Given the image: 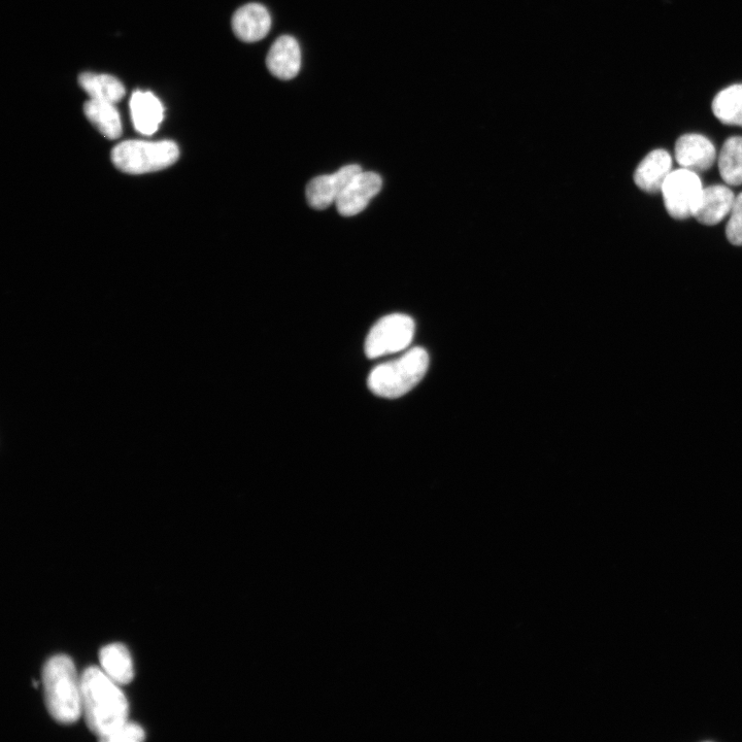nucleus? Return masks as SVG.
Listing matches in <instances>:
<instances>
[{"instance_id": "nucleus-1", "label": "nucleus", "mask_w": 742, "mask_h": 742, "mask_svg": "<svg viewBox=\"0 0 742 742\" xmlns=\"http://www.w3.org/2000/svg\"><path fill=\"white\" fill-rule=\"evenodd\" d=\"M82 714L89 729L103 738L128 721L129 706L119 685L103 669L87 668L81 677Z\"/></svg>"}, {"instance_id": "nucleus-2", "label": "nucleus", "mask_w": 742, "mask_h": 742, "mask_svg": "<svg viewBox=\"0 0 742 742\" xmlns=\"http://www.w3.org/2000/svg\"><path fill=\"white\" fill-rule=\"evenodd\" d=\"M43 686L48 712L57 722L72 724L82 715L81 679L70 657L50 658L43 669Z\"/></svg>"}, {"instance_id": "nucleus-3", "label": "nucleus", "mask_w": 742, "mask_h": 742, "mask_svg": "<svg viewBox=\"0 0 742 742\" xmlns=\"http://www.w3.org/2000/svg\"><path fill=\"white\" fill-rule=\"evenodd\" d=\"M428 367V353L423 348L412 349L400 358L374 368L368 377V388L380 397L399 398L423 380Z\"/></svg>"}, {"instance_id": "nucleus-4", "label": "nucleus", "mask_w": 742, "mask_h": 742, "mask_svg": "<svg viewBox=\"0 0 742 742\" xmlns=\"http://www.w3.org/2000/svg\"><path fill=\"white\" fill-rule=\"evenodd\" d=\"M179 156V147L172 141H126L112 152V160L118 170L131 175L164 170L176 163Z\"/></svg>"}, {"instance_id": "nucleus-5", "label": "nucleus", "mask_w": 742, "mask_h": 742, "mask_svg": "<svg viewBox=\"0 0 742 742\" xmlns=\"http://www.w3.org/2000/svg\"><path fill=\"white\" fill-rule=\"evenodd\" d=\"M415 322L407 316L393 314L381 319L369 331L365 342V354L369 359L406 350L413 342Z\"/></svg>"}, {"instance_id": "nucleus-6", "label": "nucleus", "mask_w": 742, "mask_h": 742, "mask_svg": "<svg viewBox=\"0 0 742 742\" xmlns=\"http://www.w3.org/2000/svg\"><path fill=\"white\" fill-rule=\"evenodd\" d=\"M702 191V183L696 173L686 168L671 172L661 191L668 214L677 220L692 217Z\"/></svg>"}, {"instance_id": "nucleus-7", "label": "nucleus", "mask_w": 742, "mask_h": 742, "mask_svg": "<svg viewBox=\"0 0 742 742\" xmlns=\"http://www.w3.org/2000/svg\"><path fill=\"white\" fill-rule=\"evenodd\" d=\"M362 172L357 164L346 165L332 175L313 179L307 186V198L315 210H325L335 204L354 178Z\"/></svg>"}, {"instance_id": "nucleus-8", "label": "nucleus", "mask_w": 742, "mask_h": 742, "mask_svg": "<svg viewBox=\"0 0 742 742\" xmlns=\"http://www.w3.org/2000/svg\"><path fill=\"white\" fill-rule=\"evenodd\" d=\"M382 178L371 172H361L335 202L342 216L352 217L361 213L382 189Z\"/></svg>"}, {"instance_id": "nucleus-9", "label": "nucleus", "mask_w": 742, "mask_h": 742, "mask_svg": "<svg viewBox=\"0 0 742 742\" xmlns=\"http://www.w3.org/2000/svg\"><path fill=\"white\" fill-rule=\"evenodd\" d=\"M676 157L682 168L694 173L706 172L717 159L713 143L701 134L690 133L681 137L676 144Z\"/></svg>"}, {"instance_id": "nucleus-10", "label": "nucleus", "mask_w": 742, "mask_h": 742, "mask_svg": "<svg viewBox=\"0 0 742 742\" xmlns=\"http://www.w3.org/2000/svg\"><path fill=\"white\" fill-rule=\"evenodd\" d=\"M235 36L245 43L263 40L272 29V16L268 10L256 3L248 4L236 11L232 18Z\"/></svg>"}, {"instance_id": "nucleus-11", "label": "nucleus", "mask_w": 742, "mask_h": 742, "mask_svg": "<svg viewBox=\"0 0 742 742\" xmlns=\"http://www.w3.org/2000/svg\"><path fill=\"white\" fill-rule=\"evenodd\" d=\"M735 201L733 192L721 185L703 189L693 217L704 225L714 226L730 215Z\"/></svg>"}, {"instance_id": "nucleus-12", "label": "nucleus", "mask_w": 742, "mask_h": 742, "mask_svg": "<svg viewBox=\"0 0 742 742\" xmlns=\"http://www.w3.org/2000/svg\"><path fill=\"white\" fill-rule=\"evenodd\" d=\"M266 64L269 72L280 80L294 79L301 69V49L291 36H282L269 50Z\"/></svg>"}, {"instance_id": "nucleus-13", "label": "nucleus", "mask_w": 742, "mask_h": 742, "mask_svg": "<svg viewBox=\"0 0 742 742\" xmlns=\"http://www.w3.org/2000/svg\"><path fill=\"white\" fill-rule=\"evenodd\" d=\"M129 106L134 128L144 136H152L164 118L161 101L150 91L137 90L132 94Z\"/></svg>"}, {"instance_id": "nucleus-14", "label": "nucleus", "mask_w": 742, "mask_h": 742, "mask_svg": "<svg viewBox=\"0 0 742 742\" xmlns=\"http://www.w3.org/2000/svg\"><path fill=\"white\" fill-rule=\"evenodd\" d=\"M672 159L665 150H655L639 163L634 174V182L639 189L656 194L671 173Z\"/></svg>"}, {"instance_id": "nucleus-15", "label": "nucleus", "mask_w": 742, "mask_h": 742, "mask_svg": "<svg viewBox=\"0 0 742 742\" xmlns=\"http://www.w3.org/2000/svg\"><path fill=\"white\" fill-rule=\"evenodd\" d=\"M115 105L109 101L90 98L84 106L88 120L109 140L119 139L123 130L121 117Z\"/></svg>"}, {"instance_id": "nucleus-16", "label": "nucleus", "mask_w": 742, "mask_h": 742, "mask_svg": "<svg viewBox=\"0 0 742 742\" xmlns=\"http://www.w3.org/2000/svg\"><path fill=\"white\" fill-rule=\"evenodd\" d=\"M101 669L118 685L129 684L134 676L133 662L128 649L121 644H112L100 650Z\"/></svg>"}, {"instance_id": "nucleus-17", "label": "nucleus", "mask_w": 742, "mask_h": 742, "mask_svg": "<svg viewBox=\"0 0 742 742\" xmlns=\"http://www.w3.org/2000/svg\"><path fill=\"white\" fill-rule=\"evenodd\" d=\"M79 84L92 99L117 104L125 95V87L117 78L96 73H83Z\"/></svg>"}, {"instance_id": "nucleus-18", "label": "nucleus", "mask_w": 742, "mask_h": 742, "mask_svg": "<svg viewBox=\"0 0 742 742\" xmlns=\"http://www.w3.org/2000/svg\"><path fill=\"white\" fill-rule=\"evenodd\" d=\"M712 109L722 123L742 127V84L720 91L713 100Z\"/></svg>"}, {"instance_id": "nucleus-19", "label": "nucleus", "mask_w": 742, "mask_h": 742, "mask_svg": "<svg viewBox=\"0 0 742 742\" xmlns=\"http://www.w3.org/2000/svg\"><path fill=\"white\" fill-rule=\"evenodd\" d=\"M719 170L727 184H742V138H730L724 143L719 156Z\"/></svg>"}, {"instance_id": "nucleus-20", "label": "nucleus", "mask_w": 742, "mask_h": 742, "mask_svg": "<svg viewBox=\"0 0 742 742\" xmlns=\"http://www.w3.org/2000/svg\"><path fill=\"white\" fill-rule=\"evenodd\" d=\"M726 235L732 245L742 246V193L735 197L730 219L726 227Z\"/></svg>"}, {"instance_id": "nucleus-21", "label": "nucleus", "mask_w": 742, "mask_h": 742, "mask_svg": "<svg viewBox=\"0 0 742 742\" xmlns=\"http://www.w3.org/2000/svg\"><path fill=\"white\" fill-rule=\"evenodd\" d=\"M145 737L146 733L140 725L127 721L109 735L99 738V740L104 742H139L143 741Z\"/></svg>"}]
</instances>
